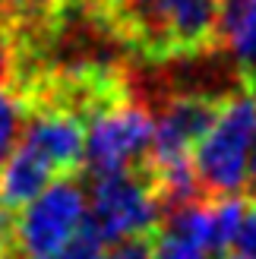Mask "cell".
I'll return each instance as SVG.
<instances>
[{
    "mask_svg": "<svg viewBox=\"0 0 256 259\" xmlns=\"http://www.w3.org/2000/svg\"><path fill=\"white\" fill-rule=\"evenodd\" d=\"M219 0H111V25L149 60L215 48Z\"/></svg>",
    "mask_w": 256,
    "mask_h": 259,
    "instance_id": "cell-1",
    "label": "cell"
},
{
    "mask_svg": "<svg viewBox=\"0 0 256 259\" xmlns=\"http://www.w3.org/2000/svg\"><path fill=\"white\" fill-rule=\"evenodd\" d=\"M256 133V95L250 89L225 95L222 114L193 149V171L209 199L240 196L247 190V164Z\"/></svg>",
    "mask_w": 256,
    "mask_h": 259,
    "instance_id": "cell-2",
    "label": "cell"
},
{
    "mask_svg": "<svg viewBox=\"0 0 256 259\" xmlns=\"http://www.w3.org/2000/svg\"><path fill=\"white\" fill-rule=\"evenodd\" d=\"M161 222V199L152 184V174L143 167L111 177H95L92 196L86 205V228L114 247L130 237H149Z\"/></svg>",
    "mask_w": 256,
    "mask_h": 259,
    "instance_id": "cell-3",
    "label": "cell"
},
{
    "mask_svg": "<svg viewBox=\"0 0 256 259\" xmlns=\"http://www.w3.org/2000/svg\"><path fill=\"white\" fill-rule=\"evenodd\" d=\"M152 130H155V120L149 108L130 95L101 108L86 123L82 167L92 177H111L143 167L149 158Z\"/></svg>",
    "mask_w": 256,
    "mask_h": 259,
    "instance_id": "cell-4",
    "label": "cell"
},
{
    "mask_svg": "<svg viewBox=\"0 0 256 259\" xmlns=\"http://www.w3.org/2000/svg\"><path fill=\"white\" fill-rule=\"evenodd\" d=\"M86 205V187L76 174L51 180L25 209H19V218H13L16 253L22 259H54L82 228Z\"/></svg>",
    "mask_w": 256,
    "mask_h": 259,
    "instance_id": "cell-5",
    "label": "cell"
},
{
    "mask_svg": "<svg viewBox=\"0 0 256 259\" xmlns=\"http://www.w3.org/2000/svg\"><path fill=\"white\" fill-rule=\"evenodd\" d=\"M225 98L209 92H184L164 101V108L155 117L149 146V164H171L187 161L196 142L209 133V126L222 114Z\"/></svg>",
    "mask_w": 256,
    "mask_h": 259,
    "instance_id": "cell-6",
    "label": "cell"
},
{
    "mask_svg": "<svg viewBox=\"0 0 256 259\" xmlns=\"http://www.w3.org/2000/svg\"><path fill=\"white\" fill-rule=\"evenodd\" d=\"M19 146L32 149L57 177L76 174L86 158V123L70 111L32 105L22 117Z\"/></svg>",
    "mask_w": 256,
    "mask_h": 259,
    "instance_id": "cell-7",
    "label": "cell"
},
{
    "mask_svg": "<svg viewBox=\"0 0 256 259\" xmlns=\"http://www.w3.org/2000/svg\"><path fill=\"white\" fill-rule=\"evenodd\" d=\"M149 240L152 259H209L215 253L209 228V199L161 212V222L149 234Z\"/></svg>",
    "mask_w": 256,
    "mask_h": 259,
    "instance_id": "cell-8",
    "label": "cell"
},
{
    "mask_svg": "<svg viewBox=\"0 0 256 259\" xmlns=\"http://www.w3.org/2000/svg\"><path fill=\"white\" fill-rule=\"evenodd\" d=\"M215 48L234 57L244 85L256 79V0H219Z\"/></svg>",
    "mask_w": 256,
    "mask_h": 259,
    "instance_id": "cell-9",
    "label": "cell"
},
{
    "mask_svg": "<svg viewBox=\"0 0 256 259\" xmlns=\"http://www.w3.org/2000/svg\"><path fill=\"white\" fill-rule=\"evenodd\" d=\"M57 174L38 158L32 149L16 142V149L7 155L4 167H0V205L7 212L25 209L38 193H41Z\"/></svg>",
    "mask_w": 256,
    "mask_h": 259,
    "instance_id": "cell-10",
    "label": "cell"
},
{
    "mask_svg": "<svg viewBox=\"0 0 256 259\" xmlns=\"http://www.w3.org/2000/svg\"><path fill=\"white\" fill-rule=\"evenodd\" d=\"M19 73H22V41L13 35L10 22L0 19V92L16 89Z\"/></svg>",
    "mask_w": 256,
    "mask_h": 259,
    "instance_id": "cell-11",
    "label": "cell"
},
{
    "mask_svg": "<svg viewBox=\"0 0 256 259\" xmlns=\"http://www.w3.org/2000/svg\"><path fill=\"white\" fill-rule=\"evenodd\" d=\"M22 117H25V108H22L19 95L0 92V167H4L7 155L16 149V142H19Z\"/></svg>",
    "mask_w": 256,
    "mask_h": 259,
    "instance_id": "cell-12",
    "label": "cell"
},
{
    "mask_svg": "<svg viewBox=\"0 0 256 259\" xmlns=\"http://www.w3.org/2000/svg\"><path fill=\"white\" fill-rule=\"evenodd\" d=\"M63 0H0V19L16 16L22 22H35L38 16H48V13H54Z\"/></svg>",
    "mask_w": 256,
    "mask_h": 259,
    "instance_id": "cell-13",
    "label": "cell"
},
{
    "mask_svg": "<svg viewBox=\"0 0 256 259\" xmlns=\"http://www.w3.org/2000/svg\"><path fill=\"white\" fill-rule=\"evenodd\" d=\"M231 250L237 259H256V199H247V212L234 234Z\"/></svg>",
    "mask_w": 256,
    "mask_h": 259,
    "instance_id": "cell-14",
    "label": "cell"
},
{
    "mask_svg": "<svg viewBox=\"0 0 256 259\" xmlns=\"http://www.w3.org/2000/svg\"><path fill=\"white\" fill-rule=\"evenodd\" d=\"M105 259H152V240L149 237L120 240L111 247V253H105Z\"/></svg>",
    "mask_w": 256,
    "mask_h": 259,
    "instance_id": "cell-15",
    "label": "cell"
},
{
    "mask_svg": "<svg viewBox=\"0 0 256 259\" xmlns=\"http://www.w3.org/2000/svg\"><path fill=\"white\" fill-rule=\"evenodd\" d=\"M16 253V237H13V215L0 205V259H10Z\"/></svg>",
    "mask_w": 256,
    "mask_h": 259,
    "instance_id": "cell-16",
    "label": "cell"
},
{
    "mask_svg": "<svg viewBox=\"0 0 256 259\" xmlns=\"http://www.w3.org/2000/svg\"><path fill=\"white\" fill-rule=\"evenodd\" d=\"M256 193V133H253V146H250V164H247V196Z\"/></svg>",
    "mask_w": 256,
    "mask_h": 259,
    "instance_id": "cell-17",
    "label": "cell"
},
{
    "mask_svg": "<svg viewBox=\"0 0 256 259\" xmlns=\"http://www.w3.org/2000/svg\"><path fill=\"white\" fill-rule=\"evenodd\" d=\"M244 89H250V92H253V95H256V79H253V82H250V85H244Z\"/></svg>",
    "mask_w": 256,
    "mask_h": 259,
    "instance_id": "cell-18",
    "label": "cell"
},
{
    "mask_svg": "<svg viewBox=\"0 0 256 259\" xmlns=\"http://www.w3.org/2000/svg\"><path fill=\"white\" fill-rule=\"evenodd\" d=\"M219 259H237V256H234V253H222Z\"/></svg>",
    "mask_w": 256,
    "mask_h": 259,
    "instance_id": "cell-19",
    "label": "cell"
},
{
    "mask_svg": "<svg viewBox=\"0 0 256 259\" xmlns=\"http://www.w3.org/2000/svg\"><path fill=\"white\" fill-rule=\"evenodd\" d=\"M250 199H256V193H253V196H250Z\"/></svg>",
    "mask_w": 256,
    "mask_h": 259,
    "instance_id": "cell-20",
    "label": "cell"
}]
</instances>
